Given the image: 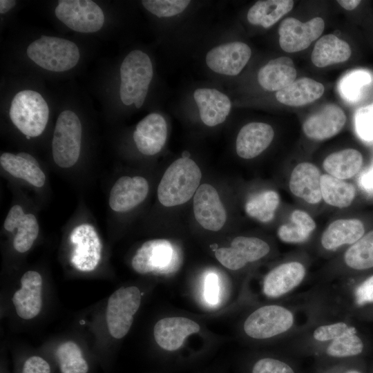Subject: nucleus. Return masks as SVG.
Listing matches in <instances>:
<instances>
[{
	"label": "nucleus",
	"instance_id": "19",
	"mask_svg": "<svg viewBox=\"0 0 373 373\" xmlns=\"http://www.w3.org/2000/svg\"><path fill=\"white\" fill-rule=\"evenodd\" d=\"M0 165L6 173L28 184L41 189L46 184V175L40 164L32 155L26 152H3L0 155Z\"/></svg>",
	"mask_w": 373,
	"mask_h": 373
},
{
	"label": "nucleus",
	"instance_id": "40",
	"mask_svg": "<svg viewBox=\"0 0 373 373\" xmlns=\"http://www.w3.org/2000/svg\"><path fill=\"white\" fill-rule=\"evenodd\" d=\"M352 325L343 321H333L316 326L312 332V338L317 343L333 341L348 331Z\"/></svg>",
	"mask_w": 373,
	"mask_h": 373
},
{
	"label": "nucleus",
	"instance_id": "50",
	"mask_svg": "<svg viewBox=\"0 0 373 373\" xmlns=\"http://www.w3.org/2000/svg\"><path fill=\"white\" fill-rule=\"evenodd\" d=\"M346 373H361L360 372L354 370H349Z\"/></svg>",
	"mask_w": 373,
	"mask_h": 373
},
{
	"label": "nucleus",
	"instance_id": "28",
	"mask_svg": "<svg viewBox=\"0 0 373 373\" xmlns=\"http://www.w3.org/2000/svg\"><path fill=\"white\" fill-rule=\"evenodd\" d=\"M324 91L325 87L321 83L309 77H302L278 91L276 98L285 105L301 106L319 99Z\"/></svg>",
	"mask_w": 373,
	"mask_h": 373
},
{
	"label": "nucleus",
	"instance_id": "23",
	"mask_svg": "<svg viewBox=\"0 0 373 373\" xmlns=\"http://www.w3.org/2000/svg\"><path fill=\"white\" fill-rule=\"evenodd\" d=\"M193 98L198 107L201 120L208 126L222 124L230 113V99L217 89L197 88L193 93Z\"/></svg>",
	"mask_w": 373,
	"mask_h": 373
},
{
	"label": "nucleus",
	"instance_id": "49",
	"mask_svg": "<svg viewBox=\"0 0 373 373\" xmlns=\"http://www.w3.org/2000/svg\"><path fill=\"white\" fill-rule=\"evenodd\" d=\"M363 111L373 115V104L361 108Z\"/></svg>",
	"mask_w": 373,
	"mask_h": 373
},
{
	"label": "nucleus",
	"instance_id": "47",
	"mask_svg": "<svg viewBox=\"0 0 373 373\" xmlns=\"http://www.w3.org/2000/svg\"><path fill=\"white\" fill-rule=\"evenodd\" d=\"M339 5L347 10L356 8L361 3L359 0H338Z\"/></svg>",
	"mask_w": 373,
	"mask_h": 373
},
{
	"label": "nucleus",
	"instance_id": "17",
	"mask_svg": "<svg viewBox=\"0 0 373 373\" xmlns=\"http://www.w3.org/2000/svg\"><path fill=\"white\" fill-rule=\"evenodd\" d=\"M306 269L298 261L282 263L272 269L265 276L262 292L268 298L284 296L297 288L303 281Z\"/></svg>",
	"mask_w": 373,
	"mask_h": 373
},
{
	"label": "nucleus",
	"instance_id": "37",
	"mask_svg": "<svg viewBox=\"0 0 373 373\" xmlns=\"http://www.w3.org/2000/svg\"><path fill=\"white\" fill-rule=\"evenodd\" d=\"M56 356L61 373H87L88 365L79 347L73 341L59 345Z\"/></svg>",
	"mask_w": 373,
	"mask_h": 373
},
{
	"label": "nucleus",
	"instance_id": "44",
	"mask_svg": "<svg viewBox=\"0 0 373 373\" xmlns=\"http://www.w3.org/2000/svg\"><path fill=\"white\" fill-rule=\"evenodd\" d=\"M219 281L214 273L209 274L204 281V298L209 304L216 305L219 301Z\"/></svg>",
	"mask_w": 373,
	"mask_h": 373
},
{
	"label": "nucleus",
	"instance_id": "35",
	"mask_svg": "<svg viewBox=\"0 0 373 373\" xmlns=\"http://www.w3.org/2000/svg\"><path fill=\"white\" fill-rule=\"evenodd\" d=\"M279 202L280 198L276 191H263L247 200L245 211L253 218L262 222H268L274 218Z\"/></svg>",
	"mask_w": 373,
	"mask_h": 373
},
{
	"label": "nucleus",
	"instance_id": "13",
	"mask_svg": "<svg viewBox=\"0 0 373 373\" xmlns=\"http://www.w3.org/2000/svg\"><path fill=\"white\" fill-rule=\"evenodd\" d=\"M149 191L148 180L140 175H122L112 185L108 204L115 213H126L141 204Z\"/></svg>",
	"mask_w": 373,
	"mask_h": 373
},
{
	"label": "nucleus",
	"instance_id": "34",
	"mask_svg": "<svg viewBox=\"0 0 373 373\" xmlns=\"http://www.w3.org/2000/svg\"><path fill=\"white\" fill-rule=\"evenodd\" d=\"M344 262L354 270H366L373 267V231L363 235L346 250Z\"/></svg>",
	"mask_w": 373,
	"mask_h": 373
},
{
	"label": "nucleus",
	"instance_id": "27",
	"mask_svg": "<svg viewBox=\"0 0 373 373\" xmlns=\"http://www.w3.org/2000/svg\"><path fill=\"white\" fill-rule=\"evenodd\" d=\"M363 222L357 219H339L332 222L323 232L321 242L328 251L335 250L345 245H352L363 235Z\"/></svg>",
	"mask_w": 373,
	"mask_h": 373
},
{
	"label": "nucleus",
	"instance_id": "30",
	"mask_svg": "<svg viewBox=\"0 0 373 373\" xmlns=\"http://www.w3.org/2000/svg\"><path fill=\"white\" fill-rule=\"evenodd\" d=\"M294 3L291 0L258 1L248 10L247 18L252 25L269 28L290 12Z\"/></svg>",
	"mask_w": 373,
	"mask_h": 373
},
{
	"label": "nucleus",
	"instance_id": "15",
	"mask_svg": "<svg viewBox=\"0 0 373 373\" xmlns=\"http://www.w3.org/2000/svg\"><path fill=\"white\" fill-rule=\"evenodd\" d=\"M196 221L205 229L218 231L224 225L227 213L217 190L209 184L200 185L193 196Z\"/></svg>",
	"mask_w": 373,
	"mask_h": 373
},
{
	"label": "nucleus",
	"instance_id": "42",
	"mask_svg": "<svg viewBox=\"0 0 373 373\" xmlns=\"http://www.w3.org/2000/svg\"><path fill=\"white\" fill-rule=\"evenodd\" d=\"M355 127L363 140L373 141V115L358 109L355 115Z\"/></svg>",
	"mask_w": 373,
	"mask_h": 373
},
{
	"label": "nucleus",
	"instance_id": "48",
	"mask_svg": "<svg viewBox=\"0 0 373 373\" xmlns=\"http://www.w3.org/2000/svg\"><path fill=\"white\" fill-rule=\"evenodd\" d=\"M16 4V1L13 0H1L0 1V13L4 14L8 12Z\"/></svg>",
	"mask_w": 373,
	"mask_h": 373
},
{
	"label": "nucleus",
	"instance_id": "1",
	"mask_svg": "<svg viewBox=\"0 0 373 373\" xmlns=\"http://www.w3.org/2000/svg\"><path fill=\"white\" fill-rule=\"evenodd\" d=\"M202 173L188 157L175 160L165 171L157 186V199L164 207L178 206L194 196L200 186Z\"/></svg>",
	"mask_w": 373,
	"mask_h": 373
},
{
	"label": "nucleus",
	"instance_id": "6",
	"mask_svg": "<svg viewBox=\"0 0 373 373\" xmlns=\"http://www.w3.org/2000/svg\"><path fill=\"white\" fill-rule=\"evenodd\" d=\"M296 323L295 314L287 306L273 304L258 307L244 322L245 334L254 339H267L286 334Z\"/></svg>",
	"mask_w": 373,
	"mask_h": 373
},
{
	"label": "nucleus",
	"instance_id": "5",
	"mask_svg": "<svg viewBox=\"0 0 373 373\" xmlns=\"http://www.w3.org/2000/svg\"><path fill=\"white\" fill-rule=\"evenodd\" d=\"M26 52L37 65L53 72H64L73 68L80 57L79 48L74 42L46 35L32 42Z\"/></svg>",
	"mask_w": 373,
	"mask_h": 373
},
{
	"label": "nucleus",
	"instance_id": "26",
	"mask_svg": "<svg viewBox=\"0 0 373 373\" xmlns=\"http://www.w3.org/2000/svg\"><path fill=\"white\" fill-rule=\"evenodd\" d=\"M297 72L292 59L287 57L273 59L258 73L260 86L269 91H279L296 80Z\"/></svg>",
	"mask_w": 373,
	"mask_h": 373
},
{
	"label": "nucleus",
	"instance_id": "33",
	"mask_svg": "<svg viewBox=\"0 0 373 373\" xmlns=\"http://www.w3.org/2000/svg\"><path fill=\"white\" fill-rule=\"evenodd\" d=\"M316 229L313 218L305 211L294 210L290 216V223L278 229L280 240L286 243L297 244L305 242Z\"/></svg>",
	"mask_w": 373,
	"mask_h": 373
},
{
	"label": "nucleus",
	"instance_id": "29",
	"mask_svg": "<svg viewBox=\"0 0 373 373\" xmlns=\"http://www.w3.org/2000/svg\"><path fill=\"white\" fill-rule=\"evenodd\" d=\"M350 45L337 36L328 34L315 44L311 59L317 67L323 68L346 61L351 56Z\"/></svg>",
	"mask_w": 373,
	"mask_h": 373
},
{
	"label": "nucleus",
	"instance_id": "22",
	"mask_svg": "<svg viewBox=\"0 0 373 373\" xmlns=\"http://www.w3.org/2000/svg\"><path fill=\"white\" fill-rule=\"evenodd\" d=\"M200 325L187 318L169 317L158 321L153 328V335L160 347L168 351L179 349L184 338L199 332Z\"/></svg>",
	"mask_w": 373,
	"mask_h": 373
},
{
	"label": "nucleus",
	"instance_id": "31",
	"mask_svg": "<svg viewBox=\"0 0 373 373\" xmlns=\"http://www.w3.org/2000/svg\"><path fill=\"white\" fill-rule=\"evenodd\" d=\"M363 164L361 153L354 149H346L329 155L323 166L327 173L340 180L349 179L356 175Z\"/></svg>",
	"mask_w": 373,
	"mask_h": 373
},
{
	"label": "nucleus",
	"instance_id": "51",
	"mask_svg": "<svg viewBox=\"0 0 373 373\" xmlns=\"http://www.w3.org/2000/svg\"><path fill=\"white\" fill-rule=\"evenodd\" d=\"M80 323H81V324H84V321H80Z\"/></svg>",
	"mask_w": 373,
	"mask_h": 373
},
{
	"label": "nucleus",
	"instance_id": "24",
	"mask_svg": "<svg viewBox=\"0 0 373 373\" xmlns=\"http://www.w3.org/2000/svg\"><path fill=\"white\" fill-rule=\"evenodd\" d=\"M274 131L271 125L263 122H250L240 130L236 141L238 155L251 159L262 153L271 143Z\"/></svg>",
	"mask_w": 373,
	"mask_h": 373
},
{
	"label": "nucleus",
	"instance_id": "43",
	"mask_svg": "<svg viewBox=\"0 0 373 373\" xmlns=\"http://www.w3.org/2000/svg\"><path fill=\"white\" fill-rule=\"evenodd\" d=\"M354 300L356 305L362 307L373 303V275L359 283L354 291Z\"/></svg>",
	"mask_w": 373,
	"mask_h": 373
},
{
	"label": "nucleus",
	"instance_id": "10",
	"mask_svg": "<svg viewBox=\"0 0 373 373\" xmlns=\"http://www.w3.org/2000/svg\"><path fill=\"white\" fill-rule=\"evenodd\" d=\"M55 13L69 28L83 33L98 31L104 22L102 10L90 0H60Z\"/></svg>",
	"mask_w": 373,
	"mask_h": 373
},
{
	"label": "nucleus",
	"instance_id": "3",
	"mask_svg": "<svg viewBox=\"0 0 373 373\" xmlns=\"http://www.w3.org/2000/svg\"><path fill=\"white\" fill-rule=\"evenodd\" d=\"M82 127L77 114L66 110L58 116L52 139V156L61 169H71L78 162L82 146Z\"/></svg>",
	"mask_w": 373,
	"mask_h": 373
},
{
	"label": "nucleus",
	"instance_id": "7",
	"mask_svg": "<svg viewBox=\"0 0 373 373\" xmlns=\"http://www.w3.org/2000/svg\"><path fill=\"white\" fill-rule=\"evenodd\" d=\"M70 262L82 272L93 271L102 258V243L95 226L89 222L76 224L70 231Z\"/></svg>",
	"mask_w": 373,
	"mask_h": 373
},
{
	"label": "nucleus",
	"instance_id": "45",
	"mask_svg": "<svg viewBox=\"0 0 373 373\" xmlns=\"http://www.w3.org/2000/svg\"><path fill=\"white\" fill-rule=\"evenodd\" d=\"M22 373H50V367L44 358L34 356L26 361Z\"/></svg>",
	"mask_w": 373,
	"mask_h": 373
},
{
	"label": "nucleus",
	"instance_id": "20",
	"mask_svg": "<svg viewBox=\"0 0 373 373\" xmlns=\"http://www.w3.org/2000/svg\"><path fill=\"white\" fill-rule=\"evenodd\" d=\"M346 119L341 107L334 104H327L307 118L303 124V130L310 139L327 140L341 131Z\"/></svg>",
	"mask_w": 373,
	"mask_h": 373
},
{
	"label": "nucleus",
	"instance_id": "2",
	"mask_svg": "<svg viewBox=\"0 0 373 373\" xmlns=\"http://www.w3.org/2000/svg\"><path fill=\"white\" fill-rule=\"evenodd\" d=\"M119 96L124 105H143L153 78V70L149 55L139 50L130 52L124 59L119 69Z\"/></svg>",
	"mask_w": 373,
	"mask_h": 373
},
{
	"label": "nucleus",
	"instance_id": "46",
	"mask_svg": "<svg viewBox=\"0 0 373 373\" xmlns=\"http://www.w3.org/2000/svg\"><path fill=\"white\" fill-rule=\"evenodd\" d=\"M358 184L366 193L373 195V162L358 178Z\"/></svg>",
	"mask_w": 373,
	"mask_h": 373
},
{
	"label": "nucleus",
	"instance_id": "18",
	"mask_svg": "<svg viewBox=\"0 0 373 373\" xmlns=\"http://www.w3.org/2000/svg\"><path fill=\"white\" fill-rule=\"evenodd\" d=\"M168 134L167 124L163 116L152 113L137 124L133 140L140 153L144 155H156L164 147Z\"/></svg>",
	"mask_w": 373,
	"mask_h": 373
},
{
	"label": "nucleus",
	"instance_id": "21",
	"mask_svg": "<svg viewBox=\"0 0 373 373\" xmlns=\"http://www.w3.org/2000/svg\"><path fill=\"white\" fill-rule=\"evenodd\" d=\"M21 287L13 295L12 302L17 314L23 319L33 318L42 306V278L35 271H26L21 278Z\"/></svg>",
	"mask_w": 373,
	"mask_h": 373
},
{
	"label": "nucleus",
	"instance_id": "16",
	"mask_svg": "<svg viewBox=\"0 0 373 373\" xmlns=\"http://www.w3.org/2000/svg\"><path fill=\"white\" fill-rule=\"evenodd\" d=\"M3 226L6 231L14 233L13 247L19 253H25L32 247L40 230L35 214L26 211L19 204L10 208Z\"/></svg>",
	"mask_w": 373,
	"mask_h": 373
},
{
	"label": "nucleus",
	"instance_id": "32",
	"mask_svg": "<svg viewBox=\"0 0 373 373\" xmlns=\"http://www.w3.org/2000/svg\"><path fill=\"white\" fill-rule=\"evenodd\" d=\"M321 190L324 201L329 205L338 208L349 207L356 195L353 184L329 174L321 175Z\"/></svg>",
	"mask_w": 373,
	"mask_h": 373
},
{
	"label": "nucleus",
	"instance_id": "38",
	"mask_svg": "<svg viewBox=\"0 0 373 373\" xmlns=\"http://www.w3.org/2000/svg\"><path fill=\"white\" fill-rule=\"evenodd\" d=\"M371 81L369 72L364 70H352L346 74L339 83L341 95L347 101L356 102L360 97L361 88Z\"/></svg>",
	"mask_w": 373,
	"mask_h": 373
},
{
	"label": "nucleus",
	"instance_id": "8",
	"mask_svg": "<svg viewBox=\"0 0 373 373\" xmlns=\"http://www.w3.org/2000/svg\"><path fill=\"white\" fill-rule=\"evenodd\" d=\"M141 292L135 286L121 287L109 297L106 308V323L111 335L117 339L128 332L133 316L141 303Z\"/></svg>",
	"mask_w": 373,
	"mask_h": 373
},
{
	"label": "nucleus",
	"instance_id": "4",
	"mask_svg": "<svg viewBox=\"0 0 373 373\" xmlns=\"http://www.w3.org/2000/svg\"><path fill=\"white\" fill-rule=\"evenodd\" d=\"M12 124L26 139L36 137L45 130L49 117L48 106L37 92L24 90L13 97L9 110Z\"/></svg>",
	"mask_w": 373,
	"mask_h": 373
},
{
	"label": "nucleus",
	"instance_id": "39",
	"mask_svg": "<svg viewBox=\"0 0 373 373\" xmlns=\"http://www.w3.org/2000/svg\"><path fill=\"white\" fill-rule=\"evenodd\" d=\"M191 3L189 0H143L142 6L157 17H171L182 13Z\"/></svg>",
	"mask_w": 373,
	"mask_h": 373
},
{
	"label": "nucleus",
	"instance_id": "25",
	"mask_svg": "<svg viewBox=\"0 0 373 373\" xmlns=\"http://www.w3.org/2000/svg\"><path fill=\"white\" fill-rule=\"evenodd\" d=\"M321 178V173L314 164L300 163L291 172L289 184L290 191L309 204H318L322 200Z\"/></svg>",
	"mask_w": 373,
	"mask_h": 373
},
{
	"label": "nucleus",
	"instance_id": "36",
	"mask_svg": "<svg viewBox=\"0 0 373 373\" xmlns=\"http://www.w3.org/2000/svg\"><path fill=\"white\" fill-rule=\"evenodd\" d=\"M364 349L363 341L354 326L343 335L329 342L326 354L332 357L344 358L360 354Z\"/></svg>",
	"mask_w": 373,
	"mask_h": 373
},
{
	"label": "nucleus",
	"instance_id": "12",
	"mask_svg": "<svg viewBox=\"0 0 373 373\" xmlns=\"http://www.w3.org/2000/svg\"><path fill=\"white\" fill-rule=\"evenodd\" d=\"M324 20L315 17L305 23L294 17L283 20L278 28L279 44L287 52L303 50L323 33Z\"/></svg>",
	"mask_w": 373,
	"mask_h": 373
},
{
	"label": "nucleus",
	"instance_id": "14",
	"mask_svg": "<svg viewBox=\"0 0 373 373\" xmlns=\"http://www.w3.org/2000/svg\"><path fill=\"white\" fill-rule=\"evenodd\" d=\"M251 55V50L247 44L241 41H233L211 48L207 53L205 61L212 71L235 76L245 68Z\"/></svg>",
	"mask_w": 373,
	"mask_h": 373
},
{
	"label": "nucleus",
	"instance_id": "9",
	"mask_svg": "<svg viewBox=\"0 0 373 373\" xmlns=\"http://www.w3.org/2000/svg\"><path fill=\"white\" fill-rule=\"evenodd\" d=\"M178 261V254L171 242L153 239L144 242L137 249L131 265L140 274H168L175 269Z\"/></svg>",
	"mask_w": 373,
	"mask_h": 373
},
{
	"label": "nucleus",
	"instance_id": "11",
	"mask_svg": "<svg viewBox=\"0 0 373 373\" xmlns=\"http://www.w3.org/2000/svg\"><path fill=\"white\" fill-rule=\"evenodd\" d=\"M269 251V245L262 239L256 237L237 236L233 238L230 247L217 249L215 251V256L226 268L238 270L247 263L264 258Z\"/></svg>",
	"mask_w": 373,
	"mask_h": 373
},
{
	"label": "nucleus",
	"instance_id": "41",
	"mask_svg": "<svg viewBox=\"0 0 373 373\" xmlns=\"http://www.w3.org/2000/svg\"><path fill=\"white\" fill-rule=\"evenodd\" d=\"M252 373H295L286 363L276 358H264L258 360L253 367Z\"/></svg>",
	"mask_w": 373,
	"mask_h": 373
}]
</instances>
